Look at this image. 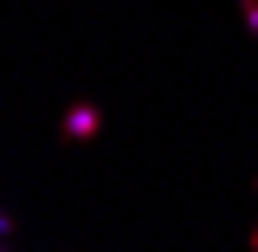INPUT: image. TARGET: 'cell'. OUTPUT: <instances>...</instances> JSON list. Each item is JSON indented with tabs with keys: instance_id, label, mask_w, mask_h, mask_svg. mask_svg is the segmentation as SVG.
<instances>
[{
	"instance_id": "1",
	"label": "cell",
	"mask_w": 258,
	"mask_h": 252,
	"mask_svg": "<svg viewBox=\"0 0 258 252\" xmlns=\"http://www.w3.org/2000/svg\"><path fill=\"white\" fill-rule=\"evenodd\" d=\"M97 129H103L97 104H71V110H64V136H71V142H91Z\"/></svg>"
},
{
	"instance_id": "2",
	"label": "cell",
	"mask_w": 258,
	"mask_h": 252,
	"mask_svg": "<svg viewBox=\"0 0 258 252\" xmlns=\"http://www.w3.org/2000/svg\"><path fill=\"white\" fill-rule=\"evenodd\" d=\"M239 13H245V26L258 32V0H239Z\"/></svg>"
},
{
	"instance_id": "3",
	"label": "cell",
	"mask_w": 258,
	"mask_h": 252,
	"mask_svg": "<svg viewBox=\"0 0 258 252\" xmlns=\"http://www.w3.org/2000/svg\"><path fill=\"white\" fill-rule=\"evenodd\" d=\"M252 252H258V226H252Z\"/></svg>"
}]
</instances>
